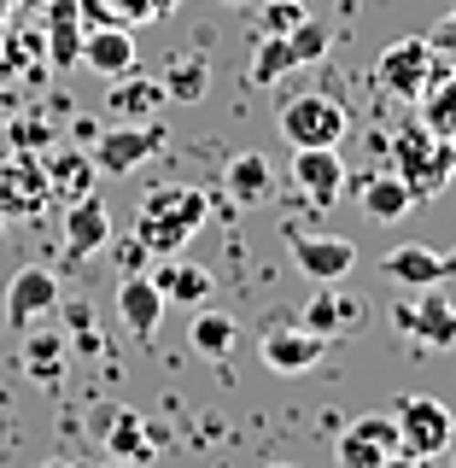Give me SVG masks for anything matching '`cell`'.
<instances>
[{
	"instance_id": "1",
	"label": "cell",
	"mask_w": 456,
	"mask_h": 468,
	"mask_svg": "<svg viewBox=\"0 0 456 468\" xmlns=\"http://www.w3.org/2000/svg\"><path fill=\"white\" fill-rule=\"evenodd\" d=\"M205 217H211V194H205V187L164 182V187L146 194L141 217H135V240L146 246V258H175L205 229Z\"/></svg>"
},
{
	"instance_id": "2",
	"label": "cell",
	"mask_w": 456,
	"mask_h": 468,
	"mask_svg": "<svg viewBox=\"0 0 456 468\" xmlns=\"http://www.w3.org/2000/svg\"><path fill=\"white\" fill-rule=\"evenodd\" d=\"M392 176L416 194V205L439 199L456 182V146L439 141L428 123H404L398 135H392Z\"/></svg>"
},
{
	"instance_id": "3",
	"label": "cell",
	"mask_w": 456,
	"mask_h": 468,
	"mask_svg": "<svg viewBox=\"0 0 456 468\" xmlns=\"http://www.w3.org/2000/svg\"><path fill=\"white\" fill-rule=\"evenodd\" d=\"M439 77H451V58H439L428 36H398L375 58V82L387 88V100H404V106H416Z\"/></svg>"
},
{
	"instance_id": "4",
	"label": "cell",
	"mask_w": 456,
	"mask_h": 468,
	"mask_svg": "<svg viewBox=\"0 0 456 468\" xmlns=\"http://www.w3.org/2000/svg\"><path fill=\"white\" fill-rule=\"evenodd\" d=\"M53 199V182L36 153H6L0 158V223H29Z\"/></svg>"
},
{
	"instance_id": "5",
	"label": "cell",
	"mask_w": 456,
	"mask_h": 468,
	"mask_svg": "<svg viewBox=\"0 0 456 468\" xmlns=\"http://www.w3.org/2000/svg\"><path fill=\"white\" fill-rule=\"evenodd\" d=\"M345 129H351V117L334 94H292L281 106V135L292 146H340Z\"/></svg>"
},
{
	"instance_id": "6",
	"label": "cell",
	"mask_w": 456,
	"mask_h": 468,
	"mask_svg": "<svg viewBox=\"0 0 456 468\" xmlns=\"http://www.w3.org/2000/svg\"><path fill=\"white\" fill-rule=\"evenodd\" d=\"M392 421H398L404 457H421V463L445 457L451 439H456V421H451V410L439 404V399H404L398 410H392Z\"/></svg>"
},
{
	"instance_id": "7",
	"label": "cell",
	"mask_w": 456,
	"mask_h": 468,
	"mask_svg": "<svg viewBox=\"0 0 456 468\" xmlns=\"http://www.w3.org/2000/svg\"><path fill=\"white\" fill-rule=\"evenodd\" d=\"M158 153H164V129L158 123H117V129L88 141V158H94L100 176H129Z\"/></svg>"
},
{
	"instance_id": "8",
	"label": "cell",
	"mask_w": 456,
	"mask_h": 468,
	"mask_svg": "<svg viewBox=\"0 0 456 468\" xmlns=\"http://www.w3.org/2000/svg\"><path fill=\"white\" fill-rule=\"evenodd\" d=\"M287 252H292V263L304 270V282L328 287V282H345V275H351V263H357V240H351V234L292 229V234H287Z\"/></svg>"
},
{
	"instance_id": "9",
	"label": "cell",
	"mask_w": 456,
	"mask_h": 468,
	"mask_svg": "<svg viewBox=\"0 0 456 468\" xmlns=\"http://www.w3.org/2000/svg\"><path fill=\"white\" fill-rule=\"evenodd\" d=\"M292 187L304 194V205H316V211H328L334 199H340V187H345V158H340V146H292Z\"/></svg>"
},
{
	"instance_id": "10",
	"label": "cell",
	"mask_w": 456,
	"mask_h": 468,
	"mask_svg": "<svg viewBox=\"0 0 456 468\" xmlns=\"http://www.w3.org/2000/svg\"><path fill=\"white\" fill-rule=\"evenodd\" d=\"M53 304H58V275L41 270V263H24V270L6 282L0 316H6V328H36V322L48 316Z\"/></svg>"
},
{
	"instance_id": "11",
	"label": "cell",
	"mask_w": 456,
	"mask_h": 468,
	"mask_svg": "<svg viewBox=\"0 0 456 468\" xmlns=\"http://www.w3.org/2000/svg\"><path fill=\"white\" fill-rule=\"evenodd\" d=\"M398 328L428 351H456V304L445 299V287H421V299L398 311Z\"/></svg>"
},
{
	"instance_id": "12",
	"label": "cell",
	"mask_w": 456,
	"mask_h": 468,
	"mask_svg": "<svg viewBox=\"0 0 456 468\" xmlns=\"http://www.w3.org/2000/svg\"><path fill=\"white\" fill-rule=\"evenodd\" d=\"M135 58H141V48H135V29H129V24H94V29H82V58H77V65H88L94 77L117 82V77L135 70Z\"/></svg>"
},
{
	"instance_id": "13",
	"label": "cell",
	"mask_w": 456,
	"mask_h": 468,
	"mask_svg": "<svg viewBox=\"0 0 456 468\" xmlns=\"http://www.w3.org/2000/svg\"><path fill=\"white\" fill-rule=\"evenodd\" d=\"M398 421L392 416H357L340 433V468H380L398 457Z\"/></svg>"
},
{
	"instance_id": "14",
	"label": "cell",
	"mask_w": 456,
	"mask_h": 468,
	"mask_svg": "<svg viewBox=\"0 0 456 468\" xmlns=\"http://www.w3.org/2000/svg\"><path fill=\"white\" fill-rule=\"evenodd\" d=\"M322 351H328V340L311 328H263V340H258V357L270 375H311L322 363Z\"/></svg>"
},
{
	"instance_id": "15",
	"label": "cell",
	"mask_w": 456,
	"mask_h": 468,
	"mask_svg": "<svg viewBox=\"0 0 456 468\" xmlns=\"http://www.w3.org/2000/svg\"><path fill=\"white\" fill-rule=\"evenodd\" d=\"M380 275L398 287H445L456 282V252H428V246H392L380 258Z\"/></svg>"
},
{
	"instance_id": "16",
	"label": "cell",
	"mask_w": 456,
	"mask_h": 468,
	"mask_svg": "<svg viewBox=\"0 0 456 468\" xmlns=\"http://www.w3.org/2000/svg\"><path fill=\"white\" fill-rule=\"evenodd\" d=\"M106 240H111V211H106V199H100V194L70 199V205H65V252H70V258H88V252H100Z\"/></svg>"
},
{
	"instance_id": "17",
	"label": "cell",
	"mask_w": 456,
	"mask_h": 468,
	"mask_svg": "<svg viewBox=\"0 0 456 468\" xmlns=\"http://www.w3.org/2000/svg\"><path fill=\"white\" fill-rule=\"evenodd\" d=\"M117 316H123L129 334H158V316H164V292L153 287V275L141 270H123V282H117Z\"/></svg>"
},
{
	"instance_id": "18",
	"label": "cell",
	"mask_w": 456,
	"mask_h": 468,
	"mask_svg": "<svg viewBox=\"0 0 456 468\" xmlns=\"http://www.w3.org/2000/svg\"><path fill=\"white\" fill-rule=\"evenodd\" d=\"M158 106H170L164 82H158V77H141V70L117 77V82H111V94H106V112H111V117H123V123H153V112H158Z\"/></svg>"
},
{
	"instance_id": "19",
	"label": "cell",
	"mask_w": 456,
	"mask_h": 468,
	"mask_svg": "<svg viewBox=\"0 0 456 468\" xmlns=\"http://www.w3.org/2000/svg\"><path fill=\"white\" fill-rule=\"evenodd\" d=\"M223 194L228 205H263L275 194V170H270V153H234L223 165Z\"/></svg>"
},
{
	"instance_id": "20",
	"label": "cell",
	"mask_w": 456,
	"mask_h": 468,
	"mask_svg": "<svg viewBox=\"0 0 456 468\" xmlns=\"http://www.w3.org/2000/svg\"><path fill=\"white\" fill-rule=\"evenodd\" d=\"M357 199H363V211H369V223H404V217L416 211V194H409L392 170L363 176V182H357Z\"/></svg>"
},
{
	"instance_id": "21",
	"label": "cell",
	"mask_w": 456,
	"mask_h": 468,
	"mask_svg": "<svg viewBox=\"0 0 456 468\" xmlns=\"http://www.w3.org/2000/svg\"><path fill=\"white\" fill-rule=\"evenodd\" d=\"M106 451H111V463L141 468V463L158 457V433H146V421L135 416V410H117V416L106 421Z\"/></svg>"
},
{
	"instance_id": "22",
	"label": "cell",
	"mask_w": 456,
	"mask_h": 468,
	"mask_svg": "<svg viewBox=\"0 0 456 468\" xmlns=\"http://www.w3.org/2000/svg\"><path fill=\"white\" fill-rule=\"evenodd\" d=\"M48 58L58 70L82 58V0H48Z\"/></svg>"
},
{
	"instance_id": "23",
	"label": "cell",
	"mask_w": 456,
	"mask_h": 468,
	"mask_svg": "<svg viewBox=\"0 0 456 468\" xmlns=\"http://www.w3.org/2000/svg\"><path fill=\"white\" fill-rule=\"evenodd\" d=\"M153 287L164 292V299L175 304H205L211 299V270L205 263H182V258H158V270H153Z\"/></svg>"
},
{
	"instance_id": "24",
	"label": "cell",
	"mask_w": 456,
	"mask_h": 468,
	"mask_svg": "<svg viewBox=\"0 0 456 468\" xmlns=\"http://www.w3.org/2000/svg\"><path fill=\"white\" fill-rule=\"evenodd\" d=\"M357 322H363V304H357V299H345V292L334 287V282H328V287H316V299L304 304V328L322 334V340H328V334H351Z\"/></svg>"
},
{
	"instance_id": "25",
	"label": "cell",
	"mask_w": 456,
	"mask_h": 468,
	"mask_svg": "<svg viewBox=\"0 0 456 468\" xmlns=\"http://www.w3.org/2000/svg\"><path fill=\"white\" fill-rule=\"evenodd\" d=\"M24 375L41 380V387H58V375H65V340H58L53 328H24Z\"/></svg>"
},
{
	"instance_id": "26",
	"label": "cell",
	"mask_w": 456,
	"mask_h": 468,
	"mask_svg": "<svg viewBox=\"0 0 456 468\" xmlns=\"http://www.w3.org/2000/svg\"><path fill=\"white\" fill-rule=\"evenodd\" d=\"M48 182H53V194H65V199H82V194H94V158H82V146H65V153H53L48 165Z\"/></svg>"
},
{
	"instance_id": "27",
	"label": "cell",
	"mask_w": 456,
	"mask_h": 468,
	"mask_svg": "<svg viewBox=\"0 0 456 468\" xmlns=\"http://www.w3.org/2000/svg\"><path fill=\"white\" fill-rule=\"evenodd\" d=\"M164 94L170 100H182V106H194V100L211 94V65H205V53H182V58H170L164 65Z\"/></svg>"
},
{
	"instance_id": "28",
	"label": "cell",
	"mask_w": 456,
	"mask_h": 468,
	"mask_svg": "<svg viewBox=\"0 0 456 468\" xmlns=\"http://www.w3.org/2000/svg\"><path fill=\"white\" fill-rule=\"evenodd\" d=\"M416 106H421V123H428L439 141L456 146V70H451V77H439L428 94L416 100Z\"/></svg>"
},
{
	"instance_id": "29",
	"label": "cell",
	"mask_w": 456,
	"mask_h": 468,
	"mask_svg": "<svg viewBox=\"0 0 456 468\" xmlns=\"http://www.w3.org/2000/svg\"><path fill=\"white\" fill-rule=\"evenodd\" d=\"M287 70H299V58H292L287 36H263L258 48H252V65H246V82H252V88H270V82H281Z\"/></svg>"
},
{
	"instance_id": "30",
	"label": "cell",
	"mask_w": 456,
	"mask_h": 468,
	"mask_svg": "<svg viewBox=\"0 0 456 468\" xmlns=\"http://www.w3.org/2000/svg\"><path fill=\"white\" fill-rule=\"evenodd\" d=\"M187 340H194L199 357H228L234 340H240V328H234L228 311H199V322L187 328Z\"/></svg>"
},
{
	"instance_id": "31",
	"label": "cell",
	"mask_w": 456,
	"mask_h": 468,
	"mask_svg": "<svg viewBox=\"0 0 456 468\" xmlns=\"http://www.w3.org/2000/svg\"><path fill=\"white\" fill-rule=\"evenodd\" d=\"M82 18L88 24H129V29H141V24H153V6H146V0H82Z\"/></svg>"
},
{
	"instance_id": "32",
	"label": "cell",
	"mask_w": 456,
	"mask_h": 468,
	"mask_svg": "<svg viewBox=\"0 0 456 468\" xmlns=\"http://www.w3.org/2000/svg\"><path fill=\"white\" fill-rule=\"evenodd\" d=\"M287 48H292V58H299V65H316L322 53H328V29H322L316 18H299L287 29Z\"/></svg>"
},
{
	"instance_id": "33",
	"label": "cell",
	"mask_w": 456,
	"mask_h": 468,
	"mask_svg": "<svg viewBox=\"0 0 456 468\" xmlns=\"http://www.w3.org/2000/svg\"><path fill=\"white\" fill-rule=\"evenodd\" d=\"M299 18H311V12H304V0H263V36H287L292 24Z\"/></svg>"
},
{
	"instance_id": "34",
	"label": "cell",
	"mask_w": 456,
	"mask_h": 468,
	"mask_svg": "<svg viewBox=\"0 0 456 468\" xmlns=\"http://www.w3.org/2000/svg\"><path fill=\"white\" fill-rule=\"evenodd\" d=\"M6 141H12V153H48V123L41 117H24V123H6Z\"/></svg>"
},
{
	"instance_id": "35",
	"label": "cell",
	"mask_w": 456,
	"mask_h": 468,
	"mask_svg": "<svg viewBox=\"0 0 456 468\" xmlns=\"http://www.w3.org/2000/svg\"><path fill=\"white\" fill-rule=\"evenodd\" d=\"M428 41L439 48V58H456V12H445V18L428 29Z\"/></svg>"
},
{
	"instance_id": "36",
	"label": "cell",
	"mask_w": 456,
	"mask_h": 468,
	"mask_svg": "<svg viewBox=\"0 0 456 468\" xmlns=\"http://www.w3.org/2000/svg\"><path fill=\"white\" fill-rule=\"evenodd\" d=\"M153 6V18H170V12H182V0H146Z\"/></svg>"
},
{
	"instance_id": "37",
	"label": "cell",
	"mask_w": 456,
	"mask_h": 468,
	"mask_svg": "<svg viewBox=\"0 0 456 468\" xmlns=\"http://www.w3.org/2000/svg\"><path fill=\"white\" fill-rule=\"evenodd\" d=\"M380 468H428V463H421V457H404V451H398V457H392V463H380Z\"/></svg>"
},
{
	"instance_id": "38",
	"label": "cell",
	"mask_w": 456,
	"mask_h": 468,
	"mask_svg": "<svg viewBox=\"0 0 456 468\" xmlns=\"http://www.w3.org/2000/svg\"><path fill=\"white\" fill-rule=\"evenodd\" d=\"M12 153V141H6V123H0V158H6Z\"/></svg>"
},
{
	"instance_id": "39",
	"label": "cell",
	"mask_w": 456,
	"mask_h": 468,
	"mask_svg": "<svg viewBox=\"0 0 456 468\" xmlns=\"http://www.w3.org/2000/svg\"><path fill=\"white\" fill-rule=\"evenodd\" d=\"M41 468H70V463H65V457H53V463H41Z\"/></svg>"
},
{
	"instance_id": "40",
	"label": "cell",
	"mask_w": 456,
	"mask_h": 468,
	"mask_svg": "<svg viewBox=\"0 0 456 468\" xmlns=\"http://www.w3.org/2000/svg\"><path fill=\"white\" fill-rule=\"evenodd\" d=\"M263 468H299V463H263Z\"/></svg>"
},
{
	"instance_id": "41",
	"label": "cell",
	"mask_w": 456,
	"mask_h": 468,
	"mask_svg": "<svg viewBox=\"0 0 456 468\" xmlns=\"http://www.w3.org/2000/svg\"><path fill=\"white\" fill-rule=\"evenodd\" d=\"M18 6H41V0H18Z\"/></svg>"
},
{
	"instance_id": "42",
	"label": "cell",
	"mask_w": 456,
	"mask_h": 468,
	"mask_svg": "<svg viewBox=\"0 0 456 468\" xmlns=\"http://www.w3.org/2000/svg\"><path fill=\"white\" fill-rule=\"evenodd\" d=\"M223 6H246V0H223Z\"/></svg>"
},
{
	"instance_id": "43",
	"label": "cell",
	"mask_w": 456,
	"mask_h": 468,
	"mask_svg": "<svg viewBox=\"0 0 456 468\" xmlns=\"http://www.w3.org/2000/svg\"><path fill=\"white\" fill-rule=\"evenodd\" d=\"M0 18H6V0H0Z\"/></svg>"
},
{
	"instance_id": "44",
	"label": "cell",
	"mask_w": 456,
	"mask_h": 468,
	"mask_svg": "<svg viewBox=\"0 0 456 468\" xmlns=\"http://www.w3.org/2000/svg\"><path fill=\"white\" fill-rule=\"evenodd\" d=\"M111 468H129V463H111Z\"/></svg>"
},
{
	"instance_id": "45",
	"label": "cell",
	"mask_w": 456,
	"mask_h": 468,
	"mask_svg": "<svg viewBox=\"0 0 456 468\" xmlns=\"http://www.w3.org/2000/svg\"><path fill=\"white\" fill-rule=\"evenodd\" d=\"M451 468H456V463H451Z\"/></svg>"
}]
</instances>
